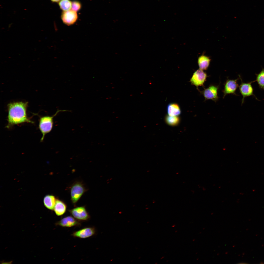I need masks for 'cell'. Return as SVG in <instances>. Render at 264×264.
Instances as JSON below:
<instances>
[{"mask_svg": "<svg viewBox=\"0 0 264 264\" xmlns=\"http://www.w3.org/2000/svg\"><path fill=\"white\" fill-rule=\"evenodd\" d=\"M27 102H18L10 103L8 105V123L6 127L25 122L33 123V122L28 117L26 110Z\"/></svg>", "mask_w": 264, "mask_h": 264, "instance_id": "obj_1", "label": "cell"}, {"mask_svg": "<svg viewBox=\"0 0 264 264\" xmlns=\"http://www.w3.org/2000/svg\"><path fill=\"white\" fill-rule=\"evenodd\" d=\"M66 111V110H58L52 116H45L40 118L39 121V127L42 134L41 141L43 140L45 135L49 133L52 130L53 125V119L59 112Z\"/></svg>", "mask_w": 264, "mask_h": 264, "instance_id": "obj_2", "label": "cell"}, {"mask_svg": "<svg viewBox=\"0 0 264 264\" xmlns=\"http://www.w3.org/2000/svg\"><path fill=\"white\" fill-rule=\"evenodd\" d=\"M87 189L84 184L80 181L74 182L70 187L71 200L72 204L75 205Z\"/></svg>", "mask_w": 264, "mask_h": 264, "instance_id": "obj_3", "label": "cell"}, {"mask_svg": "<svg viewBox=\"0 0 264 264\" xmlns=\"http://www.w3.org/2000/svg\"><path fill=\"white\" fill-rule=\"evenodd\" d=\"M220 83L218 85L213 84L210 85L206 88H204L199 92L204 98V101L211 100L216 102L218 100V91L220 87Z\"/></svg>", "mask_w": 264, "mask_h": 264, "instance_id": "obj_4", "label": "cell"}, {"mask_svg": "<svg viewBox=\"0 0 264 264\" xmlns=\"http://www.w3.org/2000/svg\"><path fill=\"white\" fill-rule=\"evenodd\" d=\"M239 76L241 81L239 87V92L242 97V105L244 102V100L246 97L251 96H253L256 100H259L254 94V89L252 85V83L255 82V81L244 82L243 81L240 76L239 75Z\"/></svg>", "mask_w": 264, "mask_h": 264, "instance_id": "obj_5", "label": "cell"}, {"mask_svg": "<svg viewBox=\"0 0 264 264\" xmlns=\"http://www.w3.org/2000/svg\"><path fill=\"white\" fill-rule=\"evenodd\" d=\"M207 73L203 70L199 69L195 71L193 73L190 82L192 85L196 87L199 91L200 90L198 88L199 86H202L204 88V84L208 77Z\"/></svg>", "mask_w": 264, "mask_h": 264, "instance_id": "obj_6", "label": "cell"}, {"mask_svg": "<svg viewBox=\"0 0 264 264\" xmlns=\"http://www.w3.org/2000/svg\"><path fill=\"white\" fill-rule=\"evenodd\" d=\"M68 211L72 216L80 221L88 220L90 218L84 206L77 207L69 210Z\"/></svg>", "mask_w": 264, "mask_h": 264, "instance_id": "obj_7", "label": "cell"}, {"mask_svg": "<svg viewBox=\"0 0 264 264\" xmlns=\"http://www.w3.org/2000/svg\"><path fill=\"white\" fill-rule=\"evenodd\" d=\"M239 78L235 79H230L227 78L224 84V89L222 90L223 93V98L228 94H232L236 96H238L236 93V91L239 87L237 83Z\"/></svg>", "mask_w": 264, "mask_h": 264, "instance_id": "obj_8", "label": "cell"}, {"mask_svg": "<svg viewBox=\"0 0 264 264\" xmlns=\"http://www.w3.org/2000/svg\"><path fill=\"white\" fill-rule=\"evenodd\" d=\"M55 224L56 226L66 228L80 227L81 225L80 221L71 216H67L62 218L56 223Z\"/></svg>", "mask_w": 264, "mask_h": 264, "instance_id": "obj_9", "label": "cell"}, {"mask_svg": "<svg viewBox=\"0 0 264 264\" xmlns=\"http://www.w3.org/2000/svg\"><path fill=\"white\" fill-rule=\"evenodd\" d=\"M94 227H86L73 232L71 235L72 236L80 239H86L91 237L96 233Z\"/></svg>", "mask_w": 264, "mask_h": 264, "instance_id": "obj_10", "label": "cell"}, {"mask_svg": "<svg viewBox=\"0 0 264 264\" xmlns=\"http://www.w3.org/2000/svg\"><path fill=\"white\" fill-rule=\"evenodd\" d=\"M61 18L63 22L67 25L74 24L77 21L78 16L77 12L72 10L63 11Z\"/></svg>", "mask_w": 264, "mask_h": 264, "instance_id": "obj_11", "label": "cell"}, {"mask_svg": "<svg viewBox=\"0 0 264 264\" xmlns=\"http://www.w3.org/2000/svg\"><path fill=\"white\" fill-rule=\"evenodd\" d=\"M67 208V205L64 202L56 199L54 210L57 216H61L65 213Z\"/></svg>", "mask_w": 264, "mask_h": 264, "instance_id": "obj_12", "label": "cell"}, {"mask_svg": "<svg viewBox=\"0 0 264 264\" xmlns=\"http://www.w3.org/2000/svg\"><path fill=\"white\" fill-rule=\"evenodd\" d=\"M167 110L168 115L171 116H178L181 113L179 105L176 103H171L167 106Z\"/></svg>", "mask_w": 264, "mask_h": 264, "instance_id": "obj_13", "label": "cell"}, {"mask_svg": "<svg viewBox=\"0 0 264 264\" xmlns=\"http://www.w3.org/2000/svg\"><path fill=\"white\" fill-rule=\"evenodd\" d=\"M56 199L55 196L53 195H47L44 198L43 202L44 205L47 209L51 210H53Z\"/></svg>", "mask_w": 264, "mask_h": 264, "instance_id": "obj_14", "label": "cell"}, {"mask_svg": "<svg viewBox=\"0 0 264 264\" xmlns=\"http://www.w3.org/2000/svg\"><path fill=\"white\" fill-rule=\"evenodd\" d=\"M210 60L209 57L206 55H202L200 56L198 60L199 69L203 71L207 70L209 66Z\"/></svg>", "mask_w": 264, "mask_h": 264, "instance_id": "obj_15", "label": "cell"}, {"mask_svg": "<svg viewBox=\"0 0 264 264\" xmlns=\"http://www.w3.org/2000/svg\"><path fill=\"white\" fill-rule=\"evenodd\" d=\"M165 121L167 124L171 126L178 125L180 121V119L178 116H174L167 115L165 118Z\"/></svg>", "mask_w": 264, "mask_h": 264, "instance_id": "obj_16", "label": "cell"}, {"mask_svg": "<svg viewBox=\"0 0 264 264\" xmlns=\"http://www.w3.org/2000/svg\"><path fill=\"white\" fill-rule=\"evenodd\" d=\"M256 81L259 88L264 91V68H262L261 71L258 74H256Z\"/></svg>", "mask_w": 264, "mask_h": 264, "instance_id": "obj_17", "label": "cell"}, {"mask_svg": "<svg viewBox=\"0 0 264 264\" xmlns=\"http://www.w3.org/2000/svg\"><path fill=\"white\" fill-rule=\"evenodd\" d=\"M60 9L63 11H66L71 9L72 2L70 0H61L58 2Z\"/></svg>", "mask_w": 264, "mask_h": 264, "instance_id": "obj_18", "label": "cell"}, {"mask_svg": "<svg viewBox=\"0 0 264 264\" xmlns=\"http://www.w3.org/2000/svg\"><path fill=\"white\" fill-rule=\"evenodd\" d=\"M81 6V4L79 2L76 0L72 2L71 10L77 12L80 10Z\"/></svg>", "mask_w": 264, "mask_h": 264, "instance_id": "obj_19", "label": "cell"}, {"mask_svg": "<svg viewBox=\"0 0 264 264\" xmlns=\"http://www.w3.org/2000/svg\"><path fill=\"white\" fill-rule=\"evenodd\" d=\"M51 1L54 2H59L61 0H51Z\"/></svg>", "mask_w": 264, "mask_h": 264, "instance_id": "obj_20", "label": "cell"}]
</instances>
